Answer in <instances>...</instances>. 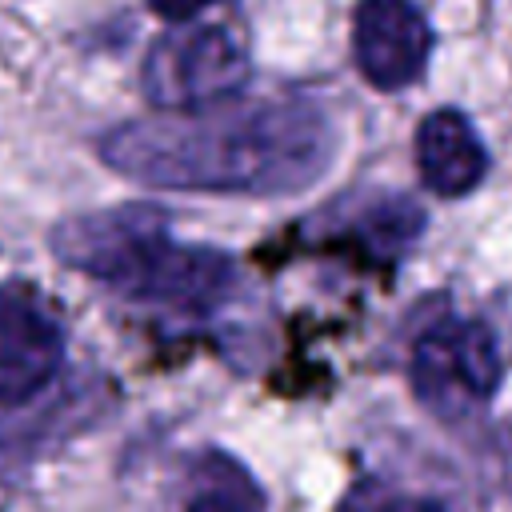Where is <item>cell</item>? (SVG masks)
Listing matches in <instances>:
<instances>
[{
	"mask_svg": "<svg viewBox=\"0 0 512 512\" xmlns=\"http://www.w3.org/2000/svg\"><path fill=\"white\" fill-rule=\"evenodd\" d=\"M100 160L128 180L172 192L292 196L336 160V128L304 100H228L124 120L100 136Z\"/></svg>",
	"mask_w": 512,
	"mask_h": 512,
	"instance_id": "6da1fadb",
	"label": "cell"
},
{
	"mask_svg": "<svg viewBox=\"0 0 512 512\" xmlns=\"http://www.w3.org/2000/svg\"><path fill=\"white\" fill-rule=\"evenodd\" d=\"M60 264L108 284L112 292L172 312H212L236 284L232 256L180 244L156 204L80 212L48 232Z\"/></svg>",
	"mask_w": 512,
	"mask_h": 512,
	"instance_id": "7a4b0ae2",
	"label": "cell"
},
{
	"mask_svg": "<svg viewBox=\"0 0 512 512\" xmlns=\"http://www.w3.org/2000/svg\"><path fill=\"white\" fill-rule=\"evenodd\" d=\"M504 380V356L484 320L440 316L432 320L408 356V384L416 400L444 424L480 416Z\"/></svg>",
	"mask_w": 512,
	"mask_h": 512,
	"instance_id": "3957f363",
	"label": "cell"
},
{
	"mask_svg": "<svg viewBox=\"0 0 512 512\" xmlns=\"http://www.w3.org/2000/svg\"><path fill=\"white\" fill-rule=\"evenodd\" d=\"M252 76L248 48L220 24H176L156 36L144 64L140 88L156 112H200L228 104Z\"/></svg>",
	"mask_w": 512,
	"mask_h": 512,
	"instance_id": "277c9868",
	"label": "cell"
},
{
	"mask_svg": "<svg viewBox=\"0 0 512 512\" xmlns=\"http://www.w3.org/2000/svg\"><path fill=\"white\" fill-rule=\"evenodd\" d=\"M432 56V28L412 0H360L352 8V60L376 92L416 84Z\"/></svg>",
	"mask_w": 512,
	"mask_h": 512,
	"instance_id": "5b68a950",
	"label": "cell"
},
{
	"mask_svg": "<svg viewBox=\"0 0 512 512\" xmlns=\"http://www.w3.org/2000/svg\"><path fill=\"white\" fill-rule=\"evenodd\" d=\"M64 364V328L24 284L0 288V404L36 400Z\"/></svg>",
	"mask_w": 512,
	"mask_h": 512,
	"instance_id": "8992f818",
	"label": "cell"
},
{
	"mask_svg": "<svg viewBox=\"0 0 512 512\" xmlns=\"http://www.w3.org/2000/svg\"><path fill=\"white\" fill-rule=\"evenodd\" d=\"M416 168L428 192L460 200L488 176V152L464 112L432 108L416 128Z\"/></svg>",
	"mask_w": 512,
	"mask_h": 512,
	"instance_id": "52a82bcc",
	"label": "cell"
},
{
	"mask_svg": "<svg viewBox=\"0 0 512 512\" xmlns=\"http://www.w3.org/2000/svg\"><path fill=\"white\" fill-rule=\"evenodd\" d=\"M184 512H260V492L224 460L212 468V484L200 488Z\"/></svg>",
	"mask_w": 512,
	"mask_h": 512,
	"instance_id": "ba28073f",
	"label": "cell"
},
{
	"mask_svg": "<svg viewBox=\"0 0 512 512\" xmlns=\"http://www.w3.org/2000/svg\"><path fill=\"white\" fill-rule=\"evenodd\" d=\"M356 512H448V508L440 500H432V496H400V492H392V496H380L368 508L356 500Z\"/></svg>",
	"mask_w": 512,
	"mask_h": 512,
	"instance_id": "9c48e42d",
	"label": "cell"
},
{
	"mask_svg": "<svg viewBox=\"0 0 512 512\" xmlns=\"http://www.w3.org/2000/svg\"><path fill=\"white\" fill-rule=\"evenodd\" d=\"M216 4H232V0H148V8L164 20H172V24H188V20H196L200 12L216 8Z\"/></svg>",
	"mask_w": 512,
	"mask_h": 512,
	"instance_id": "30bf717a",
	"label": "cell"
}]
</instances>
